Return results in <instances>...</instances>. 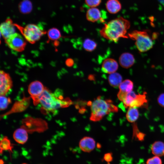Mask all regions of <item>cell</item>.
I'll list each match as a JSON object with an SVG mask.
<instances>
[{
	"label": "cell",
	"instance_id": "obj_1",
	"mask_svg": "<svg viewBox=\"0 0 164 164\" xmlns=\"http://www.w3.org/2000/svg\"><path fill=\"white\" fill-rule=\"evenodd\" d=\"M130 26L128 20L120 17L105 24L100 31V33L105 39L117 42L121 38H128L127 33Z\"/></svg>",
	"mask_w": 164,
	"mask_h": 164
},
{
	"label": "cell",
	"instance_id": "obj_26",
	"mask_svg": "<svg viewBox=\"0 0 164 164\" xmlns=\"http://www.w3.org/2000/svg\"><path fill=\"white\" fill-rule=\"evenodd\" d=\"M11 102V100L9 97H6L5 95H0V109L1 110L6 109Z\"/></svg>",
	"mask_w": 164,
	"mask_h": 164
},
{
	"label": "cell",
	"instance_id": "obj_35",
	"mask_svg": "<svg viewBox=\"0 0 164 164\" xmlns=\"http://www.w3.org/2000/svg\"><path fill=\"white\" fill-rule=\"evenodd\" d=\"M26 164V163H23V164Z\"/></svg>",
	"mask_w": 164,
	"mask_h": 164
},
{
	"label": "cell",
	"instance_id": "obj_6",
	"mask_svg": "<svg viewBox=\"0 0 164 164\" xmlns=\"http://www.w3.org/2000/svg\"><path fill=\"white\" fill-rule=\"evenodd\" d=\"M5 42L11 49L17 51H22L26 44L24 38L21 35L16 32L5 39Z\"/></svg>",
	"mask_w": 164,
	"mask_h": 164
},
{
	"label": "cell",
	"instance_id": "obj_22",
	"mask_svg": "<svg viewBox=\"0 0 164 164\" xmlns=\"http://www.w3.org/2000/svg\"><path fill=\"white\" fill-rule=\"evenodd\" d=\"M133 82L130 80L126 79L122 81L119 86V91L126 93L133 91Z\"/></svg>",
	"mask_w": 164,
	"mask_h": 164
},
{
	"label": "cell",
	"instance_id": "obj_21",
	"mask_svg": "<svg viewBox=\"0 0 164 164\" xmlns=\"http://www.w3.org/2000/svg\"><path fill=\"white\" fill-rule=\"evenodd\" d=\"M19 8L20 12L23 14H28L32 9L31 2L29 0H23L19 4Z\"/></svg>",
	"mask_w": 164,
	"mask_h": 164
},
{
	"label": "cell",
	"instance_id": "obj_14",
	"mask_svg": "<svg viewBox=\"0 0 164 164\" xmlns=\"http://www.w3.org/2000/svg\"><path fill=\"white\" fill-rule=\"evenodd\" d=\"M135 59L132 54L128 52L124 53L121 55L119 58V63L123 68H128L134 64Z\"/></svg>",
	"mask_w": 164,
	"mask_h": 164
},
{
	"label": "cell",
	"instance_id": "obj_23",
	"mask_svg": "<svg viewBox=\"0 0 164 164\" xmlns=\"http://www.w3.org/2000/svg\"><path fill=\"white\" fill-rule=\"evenodd\" d=\"M13 147V146L7 137H4L1 140L0 143L1 154L2 153L3 151L4 150L12 152Z\"/></svg>",
	"mask_w": 164,
	"mask_h": 164
},
{
	"label": "cell",
	"instance_id": "obj_25",
	"mask_svg": "<svg viewBox=\"0 0 164 164\" xmlns=\"http://www.w3.org/2000/svg\"><path fill=\"white\" fill-rule=\"evenodd\" d=\"M47 35L49 39L52 40H56L61 36L60 31L55 28L49 29L47 32Z\"/></svg>",
	"mask_w": 164,
	"mask_h": 164
},
{
	"label": "cell",
	"instance_id": "obj_29",
	"mask_svg": "<svg viewBox=\"0 0 164 164\" xmlns=\"http://www.w3.org/2000/svg\"><path fill=\"white\" fill-rule=\"evenodd\" d=\"M146 164H162V162L159 156H155L148 159Z\"/></svg>",
	"mask_w": 164,
	"mask_h": 164
},
{
	"label": "cell",
	"instance_id": "obj_27",
	"mask_svg": "<svg viewBox=\"0 0 164 164\" xmlns=\"http://www.w3.org/2000/svg\"><path fill=\"white\" fill-rule=\"evenodd\" d=\"M145 136V134L140 132L136 124H134L133 125V137H135L140 141H143Z\"/></svg>",
	"mask_w": 164,
	"mask_h": 164
},
{
	"label": "cell",
	"instance_id": "obj_12",
	"mask_svg": "<svg viewBox=\"0 0 164 164\" xmlns=\"http://www.w3.org/2000/svg\"><path fill=\"white\" fill-rule=\"evenodd\" d=\"M79 146L83 152H90L94 149L95 146V142L93 138L91 137H84L80 140Z\"/></svg>",
	"mask_w": 164,
	"mask_h": 164
},
{
	"label": "cell",
	"instance_id": "obj_32",
	"mask_svg": "<svg viewBox=\"0 0 164 164\" xmlns=\"http://www.w3.org/2000/svg\"><path fill=\"white\" fill-rule=\"evenodd\" d=\"M73 60L71 58L68 59L66 61V64L68 67L72 66L73 65Z\"/></svg>",
	"mask_w": 164,
	"mask_h": 164
},
{
	"label": "cell",
	"instance_id": "obj_17",
	"mask_svg": "<svg viewBox=\"0 0 164 164\" xmlns=\"http://www.w3.org/2000/svg\"><path fill=\"white\" fill-rule=\"evenodd\" d=\"M121 5L118 0H108L106 4L108 11L112 14H116L121 9Z\"/></svg>",
	"mask_w": 164,
	"mask_h": 164
},
{
	"label": "cell",
	"instance_id": "obj_34",
	"mask_svg": "<svg viewBox=\"0 0 164 164\" xmlns=\"http://www.w3.org/2000/svg\"><path fill=\"white\" fill-rule=\"evenodd\" d=\"M0 164H4V162L2 159H1L0 160Z\"/></svg>",
	"mask_w": 164,
	"mask_h": 164
},
{
	"label": "cell",
	"instance_id": "obj_18",
	"mask_svg": "<svg viewBox=\"0 0 164 164\" xmlns=\"http://www.w3.org/2000/svg\"><path fill=\"white\" fill-rule=\"evenodd\" d=\"M152 153L155 156H162L164 155V143L161 141L154 142L152 145Z\"/></svg>",
	"mask_w": 164,
	"mask_h": 164
},
{
	"label": "cell",
	"instance_id": "obj_3",
	"mask_svg": "<svg viewBox=\"0 0 164 164\" xmlns=\"http://www.w3.org/2000/svg\"><path fill=\"white\" fill-rule=\"evenodd\" d=\"M89 104H90L91 111L90 119L93 121H99L110 112H116L118 110L111 100H104L100 96Z\"/></svg>",
	"mask_w": 164,
	"mask_h": 164
},
{
	"label": "cell",
	"instance_id": "obj_28",
	"mask_svg": "<svg viewBox=\"0 0 164 164\" xmlns=\"http://www.w3.org/2000/svg\"><path fill=\"white\" fill-rule=\"evenodd\" d=\"M86 4L89 7H96L99 6L101 2V0H85Z\"/></svg>",
	"mask_w": 164,
	"mask_h": 164
},
{
	"label": "cell",
	"instance_id": "obj_30",
	"mask_svg": "<svg viewBox=\"0 0 164 164\" xmlns=\"http://www.w3.org/2000/svg\"><path fill=\"white\" fill-rule=\"evenodd\" d=\"M113 156L111 153H107L105 154L103 158V159L106 162L109 163L113 160Z\"/></svg>",
	"mask_w": 164,
	"mask_h": 164
},
{
	"label": "cell",
	"instance_id": "obj_11",
	"mask_svg": "<svg viewBox=\"0 0 164 164\" xmlns=\"http://www.w3.org/2000/svg\"><path fill=\"white\" fill-rule=\"evenodd\" d=\"M86 18L88 21L93 22L98 21L101 22H104L101 12L96 7L91 8L88 9L86 13Z\"/></svg>",
	"mask_w": 164,
	"mask_h": 164
},
{
	"label": "cell",
	"instance_id": "obj_31",
	"mask_svg": "<svg viewBox=\"0 0 164 164\" xmlns=\"http://www.w3.org/2000/svg\"><path fill=\"white\" fill-rule=\"evenodd\" d=\"M158 104L161 107H164V93L161 94L157 98Z\"/></svg>",
	"mask_w": 164,
	"mask_h": 164
},
{
	"label": "cell",
	"instance_id": "obj_20",
	"mask_svg": "<svg viewBox=\"0 0 164 164\" xmlns=\"http://www.w3.org/2000/svg\"><path fill=\"white\" fill-rule=\"evenodd\" d=\"M139 116V111L137 108L129 107L126 114V118L129 122L133 123L138 119Z\"/></svg>",
	"mask_w": 164,
	"mask_h": 164
},
{
	"label": "cell",
	"instance_id": "obj_10",
	"mask_svg": "<svg viewBox=\"0 0 164 164\" xmlns=\"http://www.w3.org/2000/svg\"><path fill=\"white\" fill-rule=\"evenodd\" d=\"M30 100V97H24L22 99L15 102L11 109L4 115H7L12 113L22 112L28 107Z\"/></svg>",
	"mask_w": 164,
	"mask_h": 164
},
{
	"label": "cell",
	"instance_id": "obj_13",
	"mask_svg": "<svg viewBox=\"0 0 164 164\" xmlns=\"http://www.w3.org/2000/svg\"><path fill=\"white\" fill-rule=\"evenodd\" d=\"M118 68L117 62L112 58H108L103 62L101 70L104 73L111 74L115 72Z\"/></svg>",
	"mask_w": 164,
	"mask_h": 164
},
{
	"label": "cell",
	"instance_id": "obj_24",
	"mask_svg": "<svg viewBox=\"0 0 164 164\" xmlns=\"http://www.w3.org/2000/svg\"><path fill=\"white\" fill-rule=\"evenodd\" d=\"M97 46L96 43L93 40L85 39L83 43V47L86 51L89 52L94 50Z\"/></svg>",
	"mask_w": 164,
	"mask_h": 164
},
{
	"label": "cell",
	"instance_id": "obj_15",
	"mask_svg": "<svg viewBox=\"0 0 164 164\" xmlns=\"http://www.w3.org/2000/svg\"><path fill=\"white\" fill-rule=\"evenodd\" d=\"M13 137L18 143L24 144L28 139V131L24 127H22L16 129L13 134Z\"/></svg>",
	"mask_w": 164,
	"mask_h": 164
},
{
	"label": "cell",
	"instance_id": "obj_5",
	"mask_svg": "<svg viewBox=\"0 0 164 164\" xmlns=\"http://www.w3.org/2000/svg\"><path fill=\"white\" fill-rule=\"evenodd\" d=\"M15 25L19 30L25 39L28 42L33 43L38 41L46 32L39 26L34 24H29L24 27L17 24Z\"/></svg>",
	"mask_w": 164,
	"mask_h": 164
},
{
	"label": "cell",
	"instance_id": "obj_19",
	"mask_svg": "<svg viewBox=\"0 0 164 164\" xmlns=\"http://www.w3.org/2000/svg\"><path fill=\"white\" fill-rule=\"evenodd\" d=\"M121 75L117 73H114L110 74L108 77V81L109 84L114 87H119L122 82Z\"/></svg>",
	"mask_w": 164,
	"mask_h": 164
},
{
	"label": "cell",
	"instance_id": "obj_33",
	"mask_svg": "<svg viewBox=\"0 0 164 164\" xmlns=\"http://www.w3.org/2000/svg\"><path fill=\"white\" fill-rule=\"evenodd\" d=\"M88 78L90 80H94L95 77L93 75H90L88 76Z\"/></svg>",
	"mask_w": 164,
	"mask_h": 164
},
{
	"label": "cell",
	"instance_id": "obj_9",
	"mask_svg": "<svg viewBox=\"0 0 164 164\" xmlns=\"http://www.w3.org/2000/svg\"><path fill=\"white\" fill-rule=\"evenodd\" d=\"M15 27L16 26L13 23L12 20L10 18L7 19L1 24V34L5 39L16 33Z\"/></svg>",
	"mask_w": 164,
	"mask_h": 164
},
{
	"label": "cell",
	"instance_id": "obj_7",
	"mask_svg": "<svg viewBox=\"0 0 164 164\" xmlns=\"http://www.w3.org/2000/svg\"><path fill=\"white\" fill-rule=\"evenodd\" d=\"M45 87L39 81L36 80L32 82L28 87V91L32 99L34 105L39 103V97L44 91Z\"/></svg>",
	"mask_w": 164,
	"mask_h": 164
},
{
	"label": "cell",
	"instance_id": "obj_2",
	"mask_svg": "<svg viewBox=\"0 0 164 164\" xmlns=\"http://www.w3.org/2000/svg\"><path fill=\"white\" fill-rule=\"evenodd\" d=\"M39 100L42 108L48 111L53 112L60 108L68 107L72 103L69 98L63 99L61 95L57 98L46 88L39 96Z\"/></svg>",
	"mask_w": 164,
	"mask_h": 164
},
{
	"label": "cell",
	"instance_id": "obj_8",
	"mask_svg": "<svg viewBox=\"0 0 164 164\" xmlns=\"http://www.w3.org/2000/svg\"><path fill=\"white\" fill-rule=\"evenodd\" d=\"M12 82L9 75L3 71L0 73V94L5 95L10 90Z\"/></svg>",
	"mask_w": 164,
	"mask_h": 164
},
{
	"label": "cell",
	"instance_id": "obj_16",
	"mask_svg": "<svg viewBox=\"0 0 164 164\" xmlns=\"http://www.w3.org/2000/svg\"><path fill=\"white\" fill-rule=\"evenodd\" d=\"M146 95V92H144L142 94H137L130 107H147L146 105L148 101Z\"/></svg>",
	"mask_w": 164,
	"mask_h": 164
},
{
	"label": "cell",
	"instance_id": "obj_4",
	"mask_svg": "<svg viewBox=\"0 0 164 164\" xmlns=\"http://www.w3.org/2000/svg\"><path fill=\"white\" fill-rule=\"evenodd\" d=\"M128 37L135 41V45L141 52H146L151 49L153 45V37L150 36L146 30H134L129 33Z\"/></svg>",
	"mask_w": 164,
	"mask_h": 164
}]
</instances>
